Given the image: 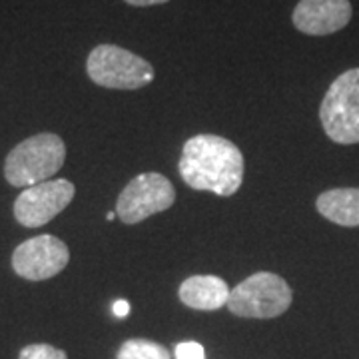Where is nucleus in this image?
Returning a JSON list of instances; mask_svg holds the SVG:
<instances>
[{
  "label": "nucleus",
  "mask_w": 359,
  "mask_h": 359,
  "mask_svg": "<svg viewBox=\"0 0 359 359\" xmlns=\"http://www.w3.org/2000/svg\"><path fill=\"white\" fill-rule=\"evenodd\" d=\"M321 126L335 144H359V68L346 70L327 88L320 106Z\"/></svg>",
  "instance_id": "39448f33"
},
{
  "label": "nucleus",
  "mask_w": 359,
  "mask_h": 359,
  "mask_svg": "<svg viewBox=\"0 0 359 359\" xmlns=\"http://www.w3.org/2000/svg\"><path fill=\"white\" fill-rule=\"evenodd\" d=\"M18 359H68V355L62 349L48 346V344H32L20 351Z\"/></svg>",
  "instance_id": "ddd939ff"
},
{
  "label": "nucleus",
  "mask_w": 359,
  "mask_h": 359,
  "mask_svg": "<svg viewBox=\"0 0 359 359\" xmlns=\"http://www.w3.org/2000/svg\"><path fill=\"white\" fill-rule=\"evenodd\" d=\"M13 269L28 282H44L58 276L70 262L68 245L50 233L34 236L14 250Z\"/></svg>",
  "instance_id": "6e6552de"
},
{
  "label": "nucleus",
  "mask_w": 359,
  "mask_h": 359,
  "mask_svg": "<svg viewBox=\"0 0 359 359\" xmlns=\"http://www.w3.org/2000/svg\"><path fill=\"white\" fill-rule=\"evenodd\" d=\"M351 16L349 0H299L292 13V22L302 34L327 36L344 30Z\"/></svg>",
  "instance_id": "1a4fd4ad"
},
{
  "label": "nucleus",
  "mask_w": 359,
  "mask_h": 359,
  "mask_svg": "<svg viewBox=\"0 0 359 359\" xmlns=\"http://www.w3.org/2000/svg\"><path fill=\"white\" fill-rule=\"evenodd\" d=\"M230 285L218 276H190L180 283V302L198 311H216L230 299Z\"/></svg>",
  "instance_id": "9d476101"
},
{
  "label": "nucleus",
  "mask_w": 359,
  "mask_h": 359,
  "mask_svg": "<svg viewBox=\"0 0 359 359\" xmlns=\"http://www.w3.org/2000/svg\"><path fill=\"white\" fill-rule=\"evenodd\" d=\"M66 160V144L58 134L42 132L16 144L4 160V178L14 188H30L52 180Z\"/></svg>",
  "instance_id": "f03ea898"
},
{
  "label": "nucleus",
  "mask_w": 359,
  "mask_h": 359,
  "mask_svg": "<svg viewBox=\"0 0 359 359\" xmlns=\"http://www.w3.org/2000/svg\"><path fill=\"white\" fill-rule=\"evenodd\" d=\"M178 172L192 190L233 196L244 182V154L228 138L198 134L184 144Z\"/></svg>",
  "instance_id": "f257e3e1"
},
{
  "label": "nucleus",
  "mask_w": 359,
  "mask_h": 359,
  "mask_svg": "<svg viewBox=\"0 0 359 359\" xmlns=\"http://www.w3.org/2000/svg\"><path fill=\"white\" fill-rule=\"evenodd\" d=\"M174 358L176 359H205L204 347L198 341H182L174 347Z\"/></svg>",
  "instance_id": "4468645a"
},
{
  "label": "nucleus",
  "mask_w": 359,
  "mask_h": 359,
  "mask_svg": "<svg viewBox=\"0 0 359 359\" xmlns=\"http://www.w3.org/2000/svg\"><path fill=\"white\" fill-rule=\"evenodd\" d=\"M76 188L70 180H46L42 184L25 188L14 200L13 212L16 222L25 228H40L56 218L74 200Z\"/></svg>",
  "instance_id": "0eeeda50"
},
{
  "label": "nucleus",
  "mask_w": 359,
  "mask_h": 359,
  "mask_svg": "<svg viewBox=\"0 0 359 359\" xmlns=\"http://www.w3.org/2000/svg\"><path fill=\"white\" fill-rule=\"evenodd\" d=\"M88 78L112 90H138L154 80V66L134 52L116 44H98L86 60Z\"/></svg>",
  "instance_id": "20e7f679"
},
{
  "label": "nucleus",
  "mask_w": 359,
  "mask_h": 359,
  "mask_svg": "<svg viewBox=\"0 0 359 359\" xmlns=\"http://www.w3.org/2000/svg\"><path fill=\"white\" fill-rule=\"evenodd\" d=\"M116 359H172V353L158 341L132 337L120 346Z\"/></svg>",
  "instance_id": "f8f14e48"
},
{
  "label": "nucleus",
  "mask_w": 359,
  "mask_h": 359,
  "mask_svg": "<svg viewBox=\"0 0 359 359\" xmlns=\"http://www.w3.org/2000/svg\"><path fill=\"white\" fill-rule=\"evenodd\" d=\"M294 299L290 283L273 271H257L230 292L226 308L238 318L273 320L285 313Z\"/></svg>",
  "instance_id": "7ed1b4c3"
},
{
  "label": "nucleus",
  "mask_w": 359,
  "mask_h": 359,
  "mask_svg": "<svg viewBox=\"0 0 359 359\" xmlns=\"http://www.w3.org/2000/svg\"><path fill=\"white\" fill-rule=\"evenodd\" d=\"M316 208L321 216L337 226H359V188H334L318 196Z\"/></svg>",
  "instance_id": "9b49d317"
},
{
  "label": "nucleus",
  "mask_w": 359,
  "mask_h": 359,
  "mask_svg": "<svg viewBox=\"0 0 359 359\" xmlns=\"http://www.w3.org/2000/svg\"><path fill=\"white\" fill-rule=\"evenodd\" d=\"M112 313H114L116 318H126L130 313V304L126 299H116L114 304H112Z\"/></svg>",
  "instance_id": "2eb2a0df"
},
{
  "label": "nucleus",
  "mask_w": 359,
  "mask_h": 359,
  "mask_svg": "<svg viewBox=\"0 0 359 359\" xmlns=\"http://www.w3.org/2000/svg\"><path fill=\"white\" fill-rule=\"evenodd\" d=\"M114 218H118V216H116V212H108V214H106V219H108V222Z\"/></svg>",
  "instance_id": "f3484780"
},
{
  "label": "nucleus",
  "mask_w": 359,
  "mask_h": 359,
  "mask_svg": "<svg viewBox=\"0 0 359 359\" xmlns=\"http://www.w3.org/2000/svg\"><path fill=\"white\" fill-rule=\"evenodd\" d=\"M176 202L172 182L158 172H144L132 178L116 200V216L124 224H140L146 218L166 212Z\"/></svg>",
  "instance_id": "423d86ee"
},
{
  "label": "nucleus",
  "mask_w": 359,
  "mask_h": 359,
  "mask_svg": "<svg viewBox=\"0 0 359 359\" xmlns=\"http://www.w3.org/2000/svg\"><path fill=\"white\" fill-rule=\"evenodd\" d=\"M130 6H138V8H146V6H158V4H166L170 0H124Z\"/></svg>",
  "instance_id": "dca6fc26"
}]
</instances>
